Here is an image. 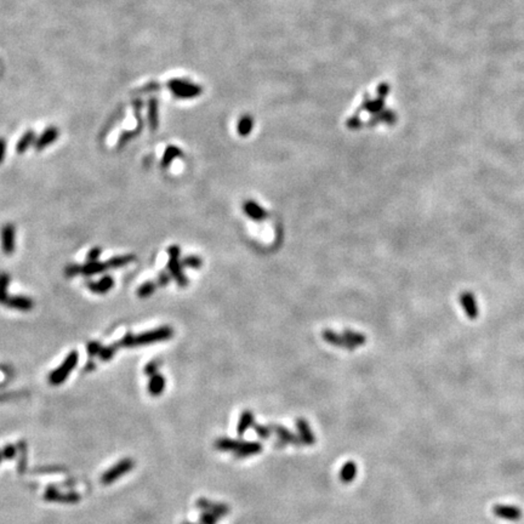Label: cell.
I'll use <instances>...</instances> for the list:
<instances>
[{
  "label": "cell",
  "mask_w": 524,
  "mask_h": 524,
  "mask_svg": "<svg viewBox=\"0 0 524 524\" xmlns=\"http://www.w3.org/2000/svg\"><path fill=\"white\" fill-rule=\"evenodd\" d=\"M251 421H252V415L250 411H245L244 414H242V418H241V421H239V425H238V432L239 433L244 432V431L248 429L249 424H250Z\"/></svg>",
  "instance_id": "83f0119b"
},
{
  "label": "cell",
  "mask_w": 524,
  "mask_h": 524,
  "mask_svg": "<svg viewBox=\"0 0 524 524\" xmlns=\"http://www.w3.org/2000/svg\"><path fill=\"white\" fill-rule=\"evenodd\" d=\"M4 306L21 312H30L34 307V301L31 298L23 295H12L9 296Z\"/></svg>",
  "instance_id": "30bf717a"
},
{
  "label": "cell",
  "mask_w": 524,
  "mask_h": 524,
  "mask_svg": "<svg viewBox=\"0 0 524 524\" xmlns=\"http://www.w3.org/2000/svg\"><path fill=\"white\" fill-rule=\"evenodd\" d=\"M171 274L169 273V271H161L158 273V278H156V284L158 286H168L171 282Z\"/></svg>",
  "instance_id": "4dcf8cb0"
},
{
  "label": "cell",
  "mask_w": 524,
  "mask_h": 524,
  "mask_svg": "<svg viewBox=\"0 0 524 524\" xmlns=\"http://www.w3.org/2000/svg\"><path fill=\"white\" fill-rule=\"evenodd\" d=\"M78 360L79 354L76 351H72V352L67 354V357L65 358L62 364H61L59 368L54 370V372H51L49 375V382L51 385L57 386L65 382L67 378H68V376L71 375V373L74 370L76 364H78Z\"/></svg>",
  "instance_id": "7a4b0ae2"
},
{
  "label": "cell",
  "mask_w": 524,
  "mask_h": 524,
  "mask_svg": "<svg viewBox=\"0 0 524 524\" xmlns=\"http://www.w3.org/2000/svg\"><path fill=\"white\" fill-rule=\"evenodd\" d=\"M165 386H167V380L161 374H155V375L151 376V380L148 382V392L149 395L153 396V397H156V396H161L163 392H164Z\"/></svg>",
  "instance_id": "2e32d148"
},
{
  "label": "cell",
  "mask_w": 524,
  "mask_h": 524,
  "mask_svg": "<svg viewBox=\"0 0 524 524\" xmlns=\"http://www.w3.org/2000/svg\"><path fill=\"white\" fill-rule=\"evenodd\" d=\"M113 286H114V279H113V277H111V276L102 277L101 279L97 280V282H89L88 283V287L90 289V292L94 294H98V295L107 294L111 289H113Z\"/></svg>",
  "instance_id": "7c38bea8"
},
{
  "label": "cell",
  "mask_w": 524,
  "mask_h": 524,
  "mask_svg": "<svg viewBox=\"0 0 524 524\" xmlns=\"http://www.w3.org/2000/svg\"><path fill=\"white\" fill-rule=\"evenodd\" d=\"M101 254H102L101 248H98V247L91 248L90 250L88 251V254H86V261H98Z\"/></svg>",
  "instance_id": "d6a6232c"
},
{
  "label": "cell",
  "mask_w": 524,
  "mask_h": 524,
  "mask_svg": "<svg viewBox=\"0 0 524 524\" xmlns=\"http://www.w3.org/2000/svg\"><path fill=\"white\" fill-rule=\"evenodd\" d=\"M3 454H4L5 459H14L16 455V448L14 446H6L3 449Z\"/></svg>",
  "instance_id": "836d02e7"
},
{
  "label": "cell",
  "mask_w": 524,
  "mask_h": 524,
  "mask_svg": "<svg viewBox=\"0 0 524 524\" xmlns=\"http://www.w3.org/2000/svg\"><path fill=\"white\" fill-rule=\"evenodd\" d=\"M59 134L60 131L57 127L55 126H50L47 127V129L44 131L41 135L38 137V140L36 141V149L37 151H41V149L46 148L47 146H50L51 143H54L57 140V137H59Z\"/></svg>",
  "instance_id": "4fadbf2b"
},
{
  "label": "cell",
  "mask_w": 524,
  "mask_h": 524,
  "mask_svg": "<svg viewBox=\"0 0 524 524\" xmlns=\"http://www.w3.org/2000/svg\"><path fill=\"white\" fill-rule=\"evenodd\" d=\"M168 271L178 286L186 287L188 285V278L184 272V265H182L180 257L169 256Z\"/></svg>",
  "instance_id": "5b68a950"
},
{
  "label": "cell",
  "mask_w": 524,
  "mask_h": 524,
  "mask_svg": "<svg viewBox=\"0 0 524 524\" xmlns=\"http://www.w3.org/2000/svg\"><path fill=\"white\" fill-rule=\"evenodd\" d=\"M174 336V329L168 325L159 327L152 330L145 331V333L134 335L133 333H126L123 337L118 341L119 347H137L145 346V345H152L156 343H164V341L170 340Z\"/></svg>",
  "instance_id": "6da1fadb"
},
{
  "label": "cell",
  "mask_w": 524,
  "mask_h": 524,
  "mask_svg": "<svg viewBox=\"0 0 524 524\" xmlns=\"http://www.w3.org/2000/svg\"><path fill=\"white\" fill-rule=\"evenodd\" d=\"M4 459L5 458H4V454H3V450H0V462H2Z\"/></svg>",
  "instance_id": "8d00e7d4"
},
{
  "label": "cell",
  "mask_w": 524,
  "mask_h": 524,
  "mask_svg": "<svg viewBox=\"0 0 524 524\" xmlns=\"http://www.w3.org/2000/svg\"><path fill=\"white\" fill-rule=\"evenodd\" d=\"M5 153H6V142L4 139H0V164L4 162Z\"/></svg>",
  "instance_id": "d590c367"
},
{
  "label": "cell",
  "mask_w": 524,
  "mask_h": 524,
  "mask_svg": "<svg viewBox=\"0 0 524 524\" xmlns=\"http://www.w3.org/2000/svg\"><path fill=\"white\" fill-rule=\"evenodd\" d=\"M159 365H161V360L153 359V360H151V362H148L146 364L145 370H143V372H145L146 375L153 376V375H155V374H158Z\"/></svg>",
  "instance_id": "f1b7e54d"
},
{
  "label": "cell",
  "mask_w": 524,
  "mask_h": 524,
  "mask_svg": "<svg viewBox=\"0 0 524 524\" xmlns=\"http://www.w3.org/2000/svg\"><path fill=\"white\" fill-rule=\"evenodd\" d=\"M148 123L151 130H155L156 126H158V110H156V103H152L151 107H149Z\"/></svg>",
  "instance_id": "4316f807"
},
{
  "label": "cell",
  "mask_w": 524,
  "mask_h": 524,
  "mask_svg": "<svg viewBox=\"0 0 524 524\" xmlns=\"http://www.w3.org/2000/svg\"><path fill=\"white\" fill-rule=\"evenodd\" d=\"M322 336L323 338H324L325 343L333 345V346L335 347H341V348H346V350L348 351H353L354 347L352 344L350 343V341L347 340L346 337H345V335H340L337 333H335L334 330H331V329H325L324 331L322 333Z\"/></svg>",
  "instance_id": "9c48e42d"
},
{
  "label": "cell",
  "mask_w": 524,
  "mask_h": 524,
  "mask_svg": "<svg viewBox=\"0 0 524 524\" xmlns=\"http://www.w3.org/2000/svg\"><path fill=\"white\" fill-rule=\"evenodd\" d=\"M119 345L118 344H113V345H110V346L107 347H102L101 352L98 356H100L101 360H103V362H108V360H111L112 358L114 357V354L117 353V351L119 350Z\"/></svg>",
  "instance_id": "d4e9b609"
},
{
  "label": "cell",
  "mask_w": 524,
  "mask_h": 524,
  "mask_svg": "<svg viewBox=\"0 0 524 524\" xmlns=\"http://www.w3.org/2000/svg\"><path fill=\"white\" fill-rule=\"evenodd\" d=\"M34 140H36V134H34L33 131H27V133L18 140L17 145H16V151H17V153H24L32 146Z\"/></svg>",
  "instance_id": "ffe728a7"
},
{
  "label": "cell",
  "mask_w": 524,
  "mask_h": 524,
  "mask_svg": "<svg viewBox=\"0 0 524 524\" xmlns=\"http://www.w3.org/2000/svg\"><path fill=\"white\" fill-rule=\"evenodd\" d=\"M180 156H182V151L178 147L176 146H169L167 149H165L164 152V155H163V159H162V167L163 168H169L170 167V164L172 162L175 161V159L180 158Z\"/></svg>",
  "instance_id": "ac0fdd59"
},
{
  "label": "cell",
  "mask_w": 524,
  "mask_h": 524,
  "mask_svg": "<svg viewBox=\"0 0 524 524\" xmlns=\"http://www.w3.org/2000/svg\"><path fill=\"white\" fill-rule=\"evenodd\" d=\"M181 262L184 267L193 268V270H198L203 266V260L197 255H188V256L182 258Z\"/></svg>",
  "instance_id": "cb8c5ba5"
},
{
  "label": "cell",
  "mask_w": 524,
  "mask_h": 524,
  "mask_svg": "<svg viewBox=\"0 0 524 524\" xmlns=\"http://www.w3.org/2000/svg\"><path fill=\"white\" fill-rule=\"evenodd\" d=\"M16 229L12 223H5L0 229V241H2V250L5 255L10 256L14 254L16 244Z\"/></svg>",
  "instance_id": "277c9868"
},
{
  "label": "cell",
  "mask_w": 524,
  "mask_h": 524,
  "mask_svg": "<svg viewBox=\"0 0 524 524\" xmlns=\"http://www.w3.org/2000/svg\"><path fill=\"white\" fill-rule=\"evenodd\" d=\"M102 350V345L97 341H90L88 345H86V352L89 353L90 357H95L97 354H100Z\"/></svg>",
  "instance_id": "1f68e13d"
},
{
  "label": "cell",
  "mask_w": 524,
  "mask_h": 524,
  "mask_svg": "<svg viewBox=\"0 0 524 524\" xmlns=\"http://www.w3.org/2000/svg\"><path fill=\"white\" fill-rule=\"evenodd\" d=\"M243 210H244L245 215H247L249 219L254 220V221H264L268 217V213L265 207L255 202V200H245L243 203Z\"/></svg>",
  "instance_id": "ba28073f"
},
{
  "label": "cell",
  "mask_w": 524,
  "mask_h": 524,
  "mask_svg": "<svg viewBox=\"0 0 524 524\" xmlns=\"http://www.w3.org/2000/svg\"><path fill=\"white\" fill-rule=\"evenodd\" d=\"M252 127H254V120L251 119L249 116H245L242 118L238 123V133L239 135L242 136H248L249 134L251 133Z\"/></svg>",
  "instance_id": "603a6c76"
},
{
  "label": "cell",
  "mask_w": 524,
  "mask_h": 524,
  "mask_svg": "<svg viewBox=\"0 0 524 524\" xmlns=\"http://www.w3.org/2000/svg\"><path fill=\"white\" fill-rule=\"evenodd\" d=\"M356 465H354L353 462H347L343 467V469H341V479H343L344 482L352 481L354 476H356Z\"/></svg>",
  "instance_id": "484cf974"
},
{
  "label": "cell",
  "mask_w": 524,
  "mask_h": 524,
  "mask_svg": "<svg viewBox=\"0 0 524 524\" xmlns=\"http://www.w3.org/2000/svg\"><path fill=\"white\" fill-rule=\"evenodd\" d=\"M134 467V461L131 459H124L121 461L118 462L117 465H114L113 467H111L108 471L104 472L101 477V483L102 484H111L113 483L114 481L119 479L124 474H127L130 472Z\"/></svg>",
  "instance_id": "3957f363"
},
{
  "label": "cell",
  "mask_w": 524,
  "mask_h": 524,
  "mask_svg": "<svg viewBox=\"0 0 524 524\" xmlns=\"http://www.w3.org/2000/svg\"><path fill=\"white\" fill-rule=\"evenodd\" d=\"M44 499L47 501H60V503H76L81 499L79 494H61L55 488H47L44 495Z\"/></svg>",
  "instance_id": "5bb4252c"
},
{
  "label": "cell",
  "mask_w": 524,
  "mask_h": 524,
  "mask_svg": "<svg viewBox=\"0 0 524 524\" xmlns=\"http://www.w3.org/2000/svg\"><path fill=\"white\" fill-rule=\"evenodd\" d=\"M344 335H345V337H346L354 347L363 346V345H365V343H366L365 335L362 333H357V331L351 330V329H345Z\"/></svg>",
  "instance_id": "7402d4cb"
},
{
  "label": "cell",
  "mask_w": 524,
  "mask_h": 524,
  "mask_svg": "<svg viewBox=\"0 0 524 524\" xmlns=\"http://www.w3.org/2000/svg\"><path fill=\"white\" fill-rule=\"evenodd\" d=\"M168 255H169V256H177V257H180V255H181L180 247H177V245H171V247H169Z\"/></svg>",
  "instance_id": "e575fe53"
},
{
  "label": "cell",
  "mask_w": 524,
  "mask_h": 524,
  "mask_svg": "<svg viewBox=\"0 0 524 524\" xmlns=\"http://www.w3.org/2000/svg\"><path fill=\"white\" fill-rule=\"evenodd\" d=\"M135 260V256L134 255H120V256H114L111 257L110 260L106 261L107 268L108 270H116V268H121L126 265H129L130 262Z\"/></svg>",
  "instance_id": "e0dca14e"
},
{
  "label": "cell",
  "mask_w": 524,
  "mask_h": 524,
  "mask_svg": "<svg viewBox=\"0 0 524 524\" xmlns=\"http://www.w3.org/2000/svg\"><path fill=\"white\" fill-rule=\"evenodd\" d=\"M108 270L106 262L101 261H86L82 266V274L85 277H91L95 274H101Z\"/></svg>",
  "instance_id": "9a60e30c"
},
{
  "label": "cell",
  "mask_w": 524,
  "mask_h": 524,
  "mask_svg": "<svg viewBox=\"0 0 524 524\" xmlns=\"http://www.w3.org/2000/svg\"><path fill=\"white\" fill-rule=\"evenodd\" d=\"M170 89L174 92V95L182 98L193 97V96L202 92L199 86L192 84V83L187 81H172L170 83Z\"/></svg>",
  "instance_id": "8992f818"
},
{
  "label": "cell",
  "mask_w": 524,
  "mask_h": 524,
  "mask_svg": "<svg viewBox=\"0 0 524 524\" xmlns=\"http://www.w3.org/2000/svg\"><path fill=\"white\" fill-rule=\"evenodd\" d=\"M156 286H158L156 282H153V280H147V282L142 283L141 285L139 286V289H137V292H136L137 296H139L140 299L149 298V296H152L153 294L155 293Z\"/></svg>",
  "instance_id": "44dd1931"
},
{
  "label": "cell",
  "mask_w": 524,
  "mask_h": 524,
  "mask_svg": "<svg viewBox=\"0 0 524 524\" xmlns=\"http://www.w3.org/2000/svg\"><path fill=\"white\" fill-rule=\"evenodd\" d=\"M460 302H461L462 308H464L465 313L467 315V317L469 319H476L478 317V306L474 294L468 292L461 294V296H460Z\"/></svg>",
  "instance_id": "8fae6325"
},
{
  "label": "cell",
  "mask_w": 524,
  "mask_h": 524,
  "mask_svg": "<svg viewBox=\"0 0 524 524\" xmlns=\"http://www.w3.org/2000/svg\"><path fill=\"white\" fill-rule=\"evenodd\" d=\"M493 513L501 519L511 520V522H517L522 518L523 512L519 507L511 506V505H495L493 507Z\"/></svg>",
  "instance_id": "52a82bcc"
},
{
  "label": "cell",
  "mask_w": 524,
  "mask_h": 524,
  "mask_svg": "<svg viewBox=\"0 0 524 524\" xmlns=\"http://www.w3.org/2000/svg\"><path fill=\"white\" fill-rule=\"evenodd\" d=\"M78 274H82V266L78 264H69L65 268V276L68 278H73Z\"/></svg>",
  "instance_id": "f546056e"
},
{
  "label": "cell",
  "mask_w": 524,
  "mask_h": 524,
  "mask_svg": "<svg viewBox=\"0 0 524 524\" xmlns=\"http://www.w3.org/2000/svg\"><path fill=\"white\" fill-rule=\"evenodd\" d=\"M11 277L6 272H0V305H5L6 300L9 299L8 287L10 285Z\"/></svg>",
  "instance_id": "d6986e66"
}]
</instances>
